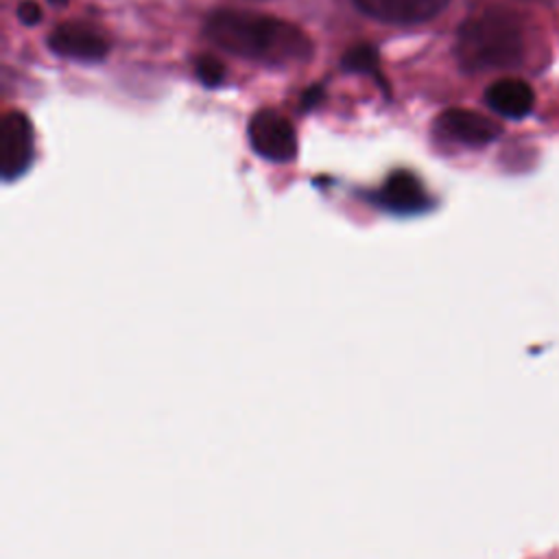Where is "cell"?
I'll return each mask as SVG.
<instances>
[{"mask_svg": "<svg viewBox=\"0 0 559 559\" xmlns=\"http://www.w3.org/2000/svg\"><path fill=\"white\" fill-rule=\"evenodd\" d=\"M454 52L459 66L467 72L513 68L522 61L524 37L511 13L489 9L461 24Z\"/></svg>", "mask_w": 559, "mask_h": 559, "instance_id": "obj_2", "label": "cell"}, {"mask_svg": "<svg viewBox=\"0 0 559 559\" xmlns=\"http://www.w3.org/2000/svg\"><path fill=\"white\" fill-rule=\"evenodd\" d=\"M378 197L386 210L397 212V214L421 212L428 203L419 179L406 170L393 173L380 188Z\"/></svg>", "mask_w": 559, "mask_h": 559, "instance_id": "obj_9", "label": "cell"}, {"mask_svg": "<svg viewBox=\"0 0 559 559\" xmlns=\"http://www.w3.org/2000/svg\"><path fill=\"white\" fill-rule=\"evenodd\" d=\"M33 159V127L22 111H9L0 127V170L7 179L20 177Z\"/></svg>", "mask_w": 559, "mask_h": 559, "instance_id": "obj_4", "label": "cell"}, {"mask_svg": "<svg viewBox=\"0 0 559 559\" xmlns=\"http://www.w3.org/2000/svg\"><path fill=\"white\" fill-rule=\"evenodd\" d=\"M369 17L386 24H421L437 17L448 0H354Z\"/></svg>", "mask_w": 559, "mask_h": 559, "instance_id": "obj_7", "label": "cell"}, {"mask_svg": "<svg viewBox=\"0 0 559 559\" xmlns=\"http://www.w3.org/2000/svg\"><path fill=\"white\" fill-rule=\"evenodd\" d=\"M48 46L52 52L76 61H100L109 50L107 37L100 31L79 22L59 24L48 35Z\"/></svg>", "mask_w": 559, "mask_h": 559, "instance_id": "obj_6", "label": "cell"}, {"mask_svg": "<svg viewBox=\"0 0 559 559\" xmlns=\"http://www.w3.org/2000/svg\"><path fill=\"white\" fill-rule=\"evenodd\" d=\"M343 68L347 72H362V74L376 72L378 70V52H376V48H371L367 44L349 48L345 52V57H343Z\"/></svg>", "mask_w": 559, "mask_h": 559, "instance_id": "obj_10", "label": "cell"}, {"mask_svg": "<svg viewBox=\"0 0 559 559\" xmlns=\"http://www.w3.org/2000/svg\"><path fill=\"white\" fill-rule=\"evenodd\" d=\"M203 31L214 46L269 66L301 63L312 55V41L301 28L253 11H212Z\"/></svg>", "mask_w": 559, "mask_h": 559, "instance_id": "obj_1", "label": "cell"}, {"mask_svg": "<svg viewBox=\"0 0 559 559\" xmlns=\"http://www.w3.org/2000/svg\"><path fill=\"white\" fill-rule=\"evenodd\" d=\"M17 17L22 24L26 26H35L39 20H41V9L37 2H31V0H24L20 7H17Z\"/></svg>", "mask_w": 559, "mask_h": 559, "instance_id": "obj_12", "label": "cell"}, {"mask_svg": "<svg viewBox=\"0 0 559 559\" xmlns=\"http://www.w3.org/2000/svg\"><path fill=\"white\" fill-rule=\"evenodd\" d=\"M251 148L271 162H290L297 153L293 124L275 109H260L249 120Z\"/></svg>", "mask_w": 559, "mask_h": 559, "instance_id": "obj_3", "label": "cell"}, {"mask_svg": "<svg viewBox=\"0 0 559 559\" xmlns=\"http://www.w3.org/2000/svg\"><path fill=\"white\" fill-rule=\"evenodd\" d=\"M485 103L504 118H524L533 109L535 94L526 81L507 76L487 87Z\"/></svg>", "mask_w": 559, "mask_h": 559, "instance_id": "obj_8", "label": "cell"}, {"mask_svg": "<svg viewBox=\"0 0 559 559\" xmlns=\"http://www.w3.org/2000/svg\"><path fill=\"white\" fill-rule=\"evenodd\" d=\"M194 72L197 79L207 85V87H216L223 83L225 79V66L214 57V55H201L194 61Z\"/></svg>", "mask_w": 559, "mask_h": 559, "instance_id": "obj_11", "label": "cell"}, {"mask_svg": "<svg viewBox=\"0 0 559 559\" xmlns=\"http://www.w3.org/2000/svg\"><path fill=\"white\" fill-rule=\"evenodd\" d=\"M435 127L443 138L465 146H485L502 133L498 122L472 109H448L435 120Z\"/></svg>", "mask_w": 559, "mask_h": 559, "instance_id": "obj_5", "label": "cell"}]
</instances>
